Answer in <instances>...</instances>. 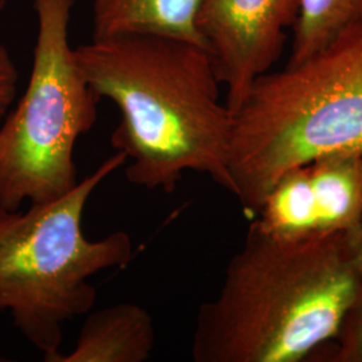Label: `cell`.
<instances>
[{"label": "cell", "mask_w": 362, "mask_h": 362, "mask_svg": "<svg viewBox=\"0 0 362 362\" xmlns=\"http://www.w3.org/2000/svg\"><path fill=\"white\" fill-rule=\"evenodd\" d=\"M125 163L116 152L62 197L26 211L0 207V310L46 362L62 353L66 324L93 310L91 278L133 258L129 233L93 240L83 231L91 194Z\"/></svg>", "instance_id": "obj_4"}, {"label": "cell", "mask_w": 362, "mask_h": 362, "mask_svg": "<svg viewBox=\"0 0 362 362\" xmlns=\"http://www.w3.org/2000/svg\"><path fill=\"white\" fill-rule=\"evenodd\" d=\"M362 223V153L324 156L287 170L250 227L282 242L345 233Z\"/></svg>", "instance_id": "obj_6"}, {"label": "cell", "mask_w": 362, "mask_h": 362, "mask_svg": "<svg viewBox=\"0 0 362 362\" xmlns=\"http://www.w3.org/2000/svg\"><path fill=\"white\" fill-rule=\"evenodd\" d=\"M330 342L334 346L327 361L362 362V296L345 313Z\"/></svg>", "instance_id": "obj_11"}, {"label": "cell", "mask_w": 362, "mask_h": 362, "mask_svg": "<svg viewBox=\"0 0 362 362\" xmlns=\"http://www.w3.org/2000/svg\"><path fill=\"white\" fill-rule=\"evenodd\" d=\"M19 82V71L8 49L0 42V124L13 106Z\"/></svg>", "instance_id": "obj_12"}, {"label": "cell", "mask_w": 362, "mask_h": 362, "mask_svg": "<svg viewBox=\"0 0 362 362\" xmlns=\"http://www.w3.org/2000/svg\"><path fill=\"white\" fill-rule=\"evenodd\" d=\"M37 39L26 90L0 124V207L19 209L78 184L74 149L97 121L98 95L70 45L76 0H31Z\"/></svg>", "instance_id": "obj_5"}, {"label": "cell", "mask_w": 362, "mask_h": 362, "mask_svg": "<svg viewBox=\"0 0 362 362\" xmlns=\"http://www.w3.org/2000/svg\"><path fill=\"white\" fill-rule=\"evenodd\" d=\"M362 23V0H297L288 64H297Z\"/></svg>", "instance_id": "obj_10"}, {"label": "cell", "mask_w": 362, "mask_h": 362, "mask_svg": "<svg viewBox=\"0 0 362 362\" xmlns=\"http://www.w3.org/2000/svg\"><path fill=\"white\" fill-rule=\"evenodd\" d=\"M297 0H202L196 28L233 113L252 83L279 58Z\"/></svg>", "instance_id": "obj_7"}, {"label": "cell", "mask_w": 362, "mask_h": 362, "mask_svg": "<svg viewBox=\"0 0 362 362\" xmlns=\"http://www.w3.org/2000/svg\"><path fill=\"white\" fill-rule=\"evenodd\" d=\"M93 91L119 110L113 149L130 184L173 194L185 172L207 175L233 194L228 170L233 113L207 50L158 35L91 38L76 47Z\"/></svg>", "instance_id": "obj_1"}, {"label": "cell", "mask_w": 362, "mask_h": 362, "mask_svg": "<svg viewBox=\"0 0 362 362\" xmlns=\"http://www.w3.org/2000/svg\"><path fill=\"white\" fill-rule=\"evenodd\" d=\"M345 242L348 247L350 262L362 281V223L345 233Z\"/></svg>", "instance_id": "obj_13"}, {"label": "cell", "mask_w": 362, "mask_h": 362, "mask_svg": "<svg viewBox=\"0 0 362 362\" xmlns=\"http://www.w3.org/2000/svg\"><path fill=\"white\" fill-rule=\"evenodd\" d=\"M362 281L345 233L282 242L250 227L197 311L194 362H300L329 344Z\"/></svg>", "instance_id": "obj_2"}, {"label": "cell", "mask_w": 362, "mask_h": 362, "mask_svg": "<svg viewBox=\"0 0 362 362\" xmlns=\"http://www.w3.org/2000/svg\"><path fill=\"white\" fill-rule=\"evenodd\" d=\"M7 3H8V0H0V13H1V11L6 8Z\"/></svg>", "instance_id": "obj_14"}, {"label": "cell", "mask_w": 362, "mask_h": 362, "mask_svg": "<svg viewBox=\"0 0 362 362\" xmlns=\"http://www.w3.org/2000/svg\"><path fill=\"white\" fill-rule=\"evenodd\" d=\"M200 1L202 0H91V38L158 35L188 40L204 47L196 28V15Z\"/></svg>", "instance_id": "obj_9"}, {"label": "cell", "mask_w": 362, "mask_h": 362, "mask_svg": "<svg viewBox=\"0 0 362 362\" xmlns=\"http://www.w3.org/2000/svg\"><path fill=\"white\" fill-rule=\"evenodd\" d=\"M336 153H362V23L252 83L233 113V196L254 216L287 170Z\"/></svg>", "instance_id": "obj_3"}, {"label": "cell", "mask_w": 362, "mask_h": 362, "mask_svg": "<svg viewBox=\"0 0 362 362\" xmlns=\"http://www.w3.org/2000/svg\"><path fill=\"white\" fill-rule=\"evenodd\" d=\"M151 313L132 302L89 311L74 348L54 362H145L153 353Z\"/></svg>", "instance_id": "obj_8"}]
</instances>
